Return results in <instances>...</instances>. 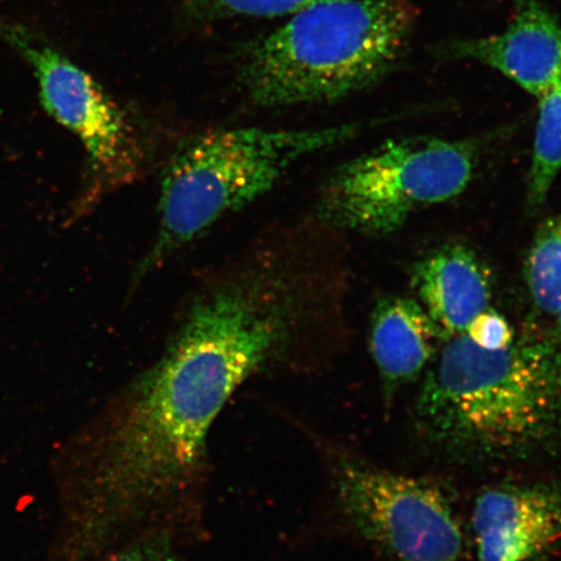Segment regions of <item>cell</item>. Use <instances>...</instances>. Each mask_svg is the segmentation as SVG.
<instances>
[{"instance_id": "9", "label": "cell", "mask_w": 561, "mask_h": 561, "mask_svg": "<svg viewBox=\"0 0 561 561\" xmlns=\"http://www.w3.org/2000/svg\"><path fill=\"white\" fill-rule=\"evenodd\" d=\"M442 53L494 69L537 98L561 73V24L538 0H515L502 32L451 42Z\"/></svg>"}, {"instance_id": "5", "label": "cell", "mask_w": 561, "mask_h": 561, "mask_svg": "<svg viewBox=\"0 0 561 561\" xmlns=\"http://www.w3.org/2000/svg\"><path fill=\"white\" fill-rule=\"evenodd\" d=\"M479 157L473 140L390 139L329 175L316 201L314 219L362 236L394 233L420 209L465 193Z\"/></svg>"}, {"instance_id": "3", "label": "cell", "mask_w": 561, "mask_h": 561, "mask_svg": "<svg viewBox=\"0 0 561 561\" xmlns=\"http://www.w3.org/2000/svg\"><path fill=\"white\" fill-rule=\"evenodd\" d=\"M415 21L409 0H319L251 45L241 85L265 108L341 101L394 69Z\"/></svg>"}, {"instance_id": "1", "label": "cell", "mask_w": 561, "mask_h": 561, "mask_svg": "<svg viewBox=\"0 0 561 561\" xmlns=\"http://www.w3.org/2000/svg\"><path fill=\"white\" fill-rule=\"evenodd\" d=\"M322 306L311 272L275 249L203 284L112 412L91 489L93 530L111 547L158 533L193 541L216 421L252 378L301 367Z\"/></svg>"}, {"instance_id": "2", "label": "cell", "mask_w": 561, "mask_h": 561, "mask_svg": "<svg viewBox=\"0 0 561 561\" xmlns=\"http://www.w3.org/2000/svg\"><path fill=\"white\" fill-rule=\"evenodd\" d=\"M420 431L445 451L476 460L526 458L561 437V348L515 341L490 351L448 339L416 399Z\"/></svg>"}, {"instance_id": "6", "label": "cell", "mask_w": 561, "mask_h": 561, "mask_svg": "<svg viewBox=\"0 0 561 561\" xmlns=\"http://www.w3.org/2000/svg\"><path fill=\"white\" fill-rule=\"evenodd\" d=\"M336 507L367 542L396 561H460L465 538L458 517L433 483L331 456Z\"/></svg>"}, {"instance_id": "15", "label": "cell", "mask_w": 561, "mask_h": 561, "mask_svg": "<svg viewBox=\"0 0 561 561\" xmlns=\"http://www.w3.org/2000/svg\"><path fill=\"white\" fill-rule=\"evenodd\" d=\"M182 547L185 546L172 536L158 533L111 547L95 561H186Z\"/></svg>"}, {"instance_id": "14", "label": "cell", "mask_w": 561, "mask_h": 561, "mask_svg": "<svg viewBox=\"0 0 561 561\" xmlns=\"http://www.w3.org/2000/svg\"><path fill=\"white\" fill-rule=\"evenodd\" d=\"M319 0H181L182 7L196 19L291 16Z\"/></svg>"}, {"instance_id": "4", "label": "cell", "mask_w": 561, "mask_h": 561, "mask_svg": "<svg viewBox=\"0 0 561 561\" xmlns=\"http://www.w3.org/2000/svg\"><path fill=\"white\" fill-rule=\"evenodd\" d=\"M363 124L320 129L237 128L188 139L160 180L156 238L136 266L138 286L224 217L261 199L301 160L347 142Z\"/></svg>"}, {"instance_id": "11", "label": "cell", "mask_w": 561, "mask_h": 561, "mask_svg": "<svg viewBox=\"0 0 561 561\" xmlns=\"http://www.w3.org/2000/svg\"><path fill=\"white\" fill-rule=\"evenodd\" d=\"M444 336L417 299L389 297L378 301L371 313L369 348L386 398L421 375Z\"/></svg>"}, {"instance_id": "13", "label": "cell", "mask_w": 561, "mask_h": 561, "mask_svg": "<svg viewBox=\"0 0 561 561\" xmlns=\"http://www.w3.org/2000/svg\"><path fill=\"white\" fill-rule=\"evenodd\" d=\"M524 278L536 310L556 318L561 310V214L537 229L525 259Z\"/></svg>"}, {"instance_id": "17", "label": "cell", "mask_w": 561, "mask_h": 561, "mask_svg": "<svg viewBox=\"0 0 561 561\" xmlns=\"http://www.w3.org/2000/svg\"><path fill=\"white\" fill-rule=\"evenodd\" d=\"M556 320V339H553V342L561 348V310L557 313Z\"/></svg>"}, {"instance_id": "12", "label": "cell", "mask_w": 561, "mask_h": 561, "mask_svg": "<svg viewBox=\"0 0 561 561\" xmlns=\"http://www.w3.org/2000/svg\"><path fill=\"white\" fill-rule=\"evenodd\" d=\"M537 100L535 147L526 194L530 213L545 205L561 171V73Z\"/></svg>"}, {"instance_id": "7", "label": "cell", "mask_w": 561, "mask_h": 561, "mask_svg": "<svg viewBox=\"0 0 561 561\" xmlns=\"http://www.w3.org/2000/svg\"><path fill=\"white\" fill-rule=\"evenodd\" d=\"M0 38L30 65L47 114L80 139L95 187L133 184L144 170L142 146L100 82L23 24L7 25Z\"/></svg>"}, {"instance_id": "8", "label": "cell", "mask_w": 561, "mask_h": 561, "mask_svg": "<svg viewBox=\"0 0 561 561\" xmlns=\"http://www.w3.org/2000/svg\"><path fill=\"white\" fill-rule=\"evenodd\" d=\"M472 529L479 561H539L561 543V490L537 483L483 491Z\"/></svg>"}, {"instance_id": "10", "label": "cell", "mask_w": 561, "mask_h": 561, "mask_svg": "<svg viewBox=\"0 0 561 561\" xmlns=\"http://www.w3.org/2000/svg\"><path fill=\"white\" fill-rule=\"evenodd\" d=\"M411 285L447 339L466 333L493 298L486 265L473 250L459 243L442 245L421 259L413 266Z\"/></svg>"}, {"instance_id": "16", "label": "cell", "mask_w": 561, "mask_h": 561, "mask_svg": "<svg viewBox=\"0 0 561 561\" xmlns=\"http://www.w3.org/2000/svg\"><path fill=\"white\" fill-rule=\"evenodd\" d=\"M465 334L477 346L490 351L507 348L515 342L510 322L490 307L476 316Z\"/></svg>"}]
</instances>
